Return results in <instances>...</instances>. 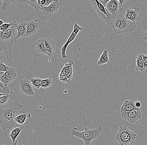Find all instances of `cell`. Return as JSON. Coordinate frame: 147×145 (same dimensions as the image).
I'll return each instance as SVG.
<instances>
[{"label": "cell", "instance_id": "cell-1", "mask_svg": "<svg viewBox=\"0 0 147 145\" xmlns=\"http://www.w3.org/2000/svg\"><path fill=\"white\" fill-rule=\"evenodd\" d=\"M24 105L16 101L8 102L3 106L0 107V123L3 131L12 130L16 124L15 118L18 116L19 111Z\"/></svg>", "mask_w": 147, "mask_h": 145}, {"label": "cell", "instance_id": "cell-2", "mask_svg": "<svg viewBox=\"0 0 147 145\" xmlns=\"http://www.w3.org/2000/svg\"><path fill=\"white\" fill-rule=\"evenodd\" d=\"M102 131L101 127L95 129H91L87 127H84L83 132L78 131V128L74 127L71 131V135L84 140L85 145H91L92 141L99 137Z\"/></svg>", "mask_w": 147, "mask_h": 145}, {"label": "cell", "instance_id": "cell-3", "mask_svg": "<svg viewBox=\"0 0 147 145\" xmlns=\"http://www.w3.org/2000/svg\"><path fill=\"white\" fill-rule=\"evenodd\" d=\"M136 136L127 127L121 125L115 136V139L120 145H131L135 141Z\"/></svg>", "mask_w": 147, "mask_h": 145}, {"label": "cell", "instance_id": "cell-4", "mask_svg": "<svg viewBox=\"0 0 147 145\" xmlns=\"http://www.w3.org/2000/svg\"><path fill=\"white\" fill-rule=\"evenodd\" d=\"M14 42H0V61L10 67L12 64V51Z\"/></svg>", "mask_w": 147, "mask_h": 145}, {"label": "cell", "instance_id": "cell-5", "mask_svg": "<svg viewBox=\"0 0 147 145\" xmlns=\"http://www.w3.org/2000/svg\"><path fill=\"white\" fill-rule=\"evenodd\" d=\"M90 2L96 13L105 23L110 25L114 21L116 16L110 14L106 8L100 3L98 0H91Z\"/></svg>", "mask_w": 147, "mask_h": 145}, {"label": "cell", "instance_id": "cell-6", "mask_svg": "<svg viewBox=\"0 0 147 145\" xmlns=\"http://www.w3.org/2000/svg\"><path fill=\"white\" fill-rule=\"evenodd\" d=\"M12 25L9 29L0 32V42H16L17 40V26L16 20H13Z\"/></svg>", "mask_w": 147, "mask_h": 145}, {"label": "cell", "instance_id": "cell-7", "mask_svg": "<svg viewBox=\"0 0 147 145\" xmlns=\"http://www.w3.org/2000/svg\"><path fill=\"white\" fill-rule=\"evenodd\" d=\"M83 29V28L81 27L78 24H74L73 32L71 33V34L70 36L69 37V38L68 40H67L66 43L64 44V46L62 47V48L61 49V57H62V58L65 59L68 57L66 54V50L68 46L71 43L74 41L78 33L80 31L82 30Z\"/></svg>", "mask_w": 147, "mask_h": 145}, {"label": "cell", "instance_id": "cell-8", "mask_svg": "<svg viewBox=\"0 0 147 145\" xmlns=\"http://www.w3.org/2000/svg\"><path fill=\"white\" fill-rule=\"evenodd\" d=\"M19 85L21 93L30 98L35 96L33 86L30 80L26 79L21 80L19 82Z\"/></svg>", "mask_w": 147, "mask_h": 145}, {"label": "cell", "instance_id": "cell-9", "mask_svg": "<svg viewBox=\"0 0 147 145\" xmlns=\"http://www.w3.org/2000/svg\"><path fill=\"white\" fill-rule=\"evenodd\" d=\"M136 27L137 24L136 22L126 19L124 16L122 19L121 25L117 34L131 32L136 30Z\"/></svg>", "mask_w": 147, "mask_h": 145}, {"label": "cell", "instance_id": "cell-10", "mask_svg": "<svg viewBox=\"0 0 147 145\" xmlns=\"http://www.w3.org/2000/svg\"><path fill=\"white\" fill-rule=\"evenodd\" d=\"M62 2L61 1L55 0L47 7H43L41 8V10L42 11V13L44 15L51 17L55 13L57 12L60 7L62 5Z\"/></svg>", "mask_w": 147, "mask_h": 145}, {"label": "cell", "instance_id": "cell-11", "mask_svg": "<svg viewBox=\"0 0 147 145\" xmlns=\"http://www.w3.org/2000/svg\"><path fill=\"white\" fill-rule=\"evenodd\" d=\"M121 116L125 120L131 123L134 124L142 118V112L139 111H133L128 112H121Z\"/></svg>", "mask_w": 147, "mask_h": 145}, {"label": "cell", "instance_id": "cell-12", "mask_svg": "<svg viewBox=\"0 0 147 145\" xmlns=\"http://www.w3.org/2000/svg\"><path fill=\"white\" fill-rule=\"evenodd\" d=\"M55 0H24L21 1V2L26 3L35 8L36 10L41 9L43 7H47L50 5Z\"/></svg>", "mask_w": 147, "mask_h": 145}, {"label": "cell", "instance_id": "cell-13", "mask_svg": "<svg viewBox=\"0 0 147 145\" xmlns=\"http://www.w3.org/2000/svg\"><path fill=\"white\" fill-rule=\"evenodd\" d=\"M125 13L124 12V10L118 11V13L114 21L110 25V26L113 29L115 34H117L118 29L121 25L122 19L123 17L125 16Z\"/></svg>", "mask_w": 147, "mask_h": 145}, {"label": "cell", "instance_id": "cell-14", "mask_svg": "<svg viewBox=\"0 0 147 145\" xmlns=\"http://www.w3.org/2000/svg\"><path fill=\"white\" fill-rule=\"evenodd\" d=\"M26 37L31 36L36 33L38 29L39 24L38 20L29 21L26 23Z\"/></svg>", "mask_w": 147, "mask_h": 145}, {"label": "cell", "instance_id": "cell-15", "mask_svg": "<svg viewBox=\"0 0 147 145\" xmlns=\"http://www.w3.org/2000/svg\"><path fill=\"white\" fill-rule=\"evenodd\" d=\"M120 1L117 0H110L106 5L107 9L110 14L117 16L118 12Z\"/></svg>", "mask_w": 147, "mask_h": 145}, {"label": "cell", "instance_id": "cell-16", "mask_svg": "<svg viewBox=\"0 0 147 145\" xmlns=\"http://www.w3.org/2000/svg\"><path fill=\"white\" fill-rule=\"evenodd\" d=\"M136 103L133 100H126L121 106L120 111L126 113L133 111H139L140 108L136 107Z\"/></svg>", "mask_w": 147, "mask_h": 145}, {"label": "cell", "instance_id": "cell-17", "mask_svg": "<svg viewBox=\"0 0 147 145\" xmlns=\"http://www.w3.org/2000/svg\"><path fill=\"white\" fill-rule=\"evenodd\" d=\"M24 129V127L23 125L16 124L14 128L11 130L9 136L12 140L13 143L14 145H17V143H18L17 138Z\"/></svg>", "mask_w": 147, "mask_h": 145}, {"label": "cell", "instance_id": "cell-18", "mask_svg": "<svg viewBox=\"0 0 147 145\" xmlns=\"http://www.w3.org/2000/svg\"><path fill=\"white\" fill-rule=\"evenodd\" d=\"M45 42L46 49L48 53L49 57H52L55 54V44L56 42L54 40H52L50 37L45 38Z\"/></svg>", "mask_w": 147, "mask_h": 145}, {"label": "cell", "instance_id": "cell-19", "mask_svg": "<svg viewBox=\"0 0 147 145\" xmlns=\"http://www.w3.org/2000/svg\"><path fill=\"white\" fill-rule=\"evenodd\" d=\"M73 64L74 61L72 60H70L69 61L68 63H66L64 65V67L63 68L68 79L69 84L71 83L72 78H73L74 69L72 66Z\"/></svg>", "mask_w": 147, "mask_h": 145}, {"label": "cell", "instance_id": "cell-20", "mask_svg": "<svg viewBox=\"0 0 147 145\" xmlns=\"http://www.w3.org/2000/svg\"><path fill=\"white\" fill-rule=\"evenodd\" d=\"M36 48L37 51L43 55L49 56L46 49L45 38H42L37 40L35 43Z\"/></svg>", "mask_w": 147, "mask_h": 145}, {"label": "cell", "instance_id": "cell-21", "mask_svg": "<svg viewBox=\"0 0 147 145\" xmlns=\"http://www.w3.org/2000/svg\"><path fill=\"white\" fill-rule=\"evenodd\" d=\"M26 24V22H22L17 26V39L20 38L26 37V34L27 31Z\"/></svg>", "mask_w": 147, "mask_h": 145}, {"label": "cell", "instance_id": "cell-22", "mask_svg": "<svg viewBox=\"0 0 147 145\" xmlns=\"http://www.w3.org/2000/svg\"><path fill=\"white\" fill-rule=\"evenodd\" d=\"M31 114L29 113L24 112L22 114L19 115L15 118L14 122L16 124H20L23 125L26 121L27 118H30Z\"/></svg>", "mask_w": 147, "mask_h": 145}, {"label": "cell", "instance_id": "cell-23", "mask_svg": "<svg viewBox=\"0 0 147 145\" xmlns=\"http://www.w3.org/2000/svg\"><path fill=\"white\" fill-rule=\"evenodd\" d=\"M110 63V59L108 56V52L107 50L103 51L97 61V65H102L105 64Z\"/></svg>", "mask_w": 147, "mask_h": 145}, {"label": "cell", "instance_id": "cell-24", "mask_svg": "<svg viewBox=\"0 0 147 145\" xmlns=\"http://www.w3.org/2000/svg\"><path fill=\"white\" fill-rule=\"evenodd\" d=\"M145 70L143 58H142L141 54H140L138 56L137 58L136 71H137L143 72Z\"/></svg>", "mask_w": 147, "mask_h": 145}, {"label": "cell", "instance_id": "cell-25", "mask_svg": "<svg viewBox=\"0 0 147 145\" xmlns=\"http://www.w3.org/2000/svg\"><path fill=\"white\" fill-rule=\"evenodd\" d=\"M140 12V9L139 8L137 7H135L132 11L130 21L134 22L139 21L141 19V18L139 16Z\"/></svg>", "mask_w": 147, "mask_h": 145}, {"label": "cell", "instance_id": "cell-26", "mask_svg": "<svg viewBox=\"0 0 147 145\" xmlns=\"http://www.w3.org/2000/svg\"><path fill=\"white\" fill-rule=\"evenodd\" d=\"M10 94V90L8 86H5L2 82L0 83V95H7Z\"/></svg>", "mask_w": 147, "mask_h": 145}, {"label": "cell", "instance_id": "cell-27", "mask_svg": "<svg viewBox=\"0 0 147 145\" xmlns=\"http://www.w3.org/2000/svg\"><path fill=\"white\" fill-rule=\"evenodd\" d=\"M52 84H53V82L51 77H50L48 78L42 80L41 82V88L44 89L50 87Z\"/></svg>", "mask_w": 147, "mask_h": 145}, {"label": "cell", "instance_id": "cell-28", "mask_svg": "<svg viewBox=\"0 0 147 145\" xmlns=\"http://www.w3.org/2000/svg\"><path fill=\"white\" fill-rule=\"evenodd\" d=\"M5 75H7L13 80L17 77V73L15 69L11 67L9 70L5 72Z\"/></svg>", "mask_w": 147, "mask_h": 145}, {"label": "cell", "instance_id": "cell-29", "mask_svg": "<svg viewBox=\"0 0 147 145\" xmlns=\"http://www.w3.org/2000/svg\"><path fill=\"white\" fill-rule=\"evenodd\" d=\"M42 80L40 78H33L30 80L33 87L37 89L41 88Z\"/></svg>", "mask_w": 147, "mask_h": 145}, {"label": "cell", "instance_id": "cell-30", "mask_svg": "<svg viewBox=\"0 0 147 145\" xmlns=\"http://www.w3.org/2000/svg\"><path fill=\"white\" fill-rule=\"evenodd\" d=\"M11 97V94L3 95L0 96V107L3 106L9 101V99Z\"/></svg>", "mask_w": 147, "mask_h": 145}, {"label": "cell", "instance_id": "cell-31", "mask_svg": "<svg viewBox=\"0 0 147 145\" xmlns=\"http://www.w3.org/2000/svg\"><path fill=\"white\" fill-rule=\"evenodd\" d=\"M2 1L3 2V3L2 5L1 9L3 11H5L8 10L9 5H11V3L14 2L15 1H12V0H10V1L2 0Z\"/></svg>", "mask_w": 147, "mask_h": 145}, {"label": "cell", "instance_id": "cell-32", "mask_svg": "<svg viewBox=\"0 0 147 145\" xmlns=\"http://www.w3.org/2000/svg\"><path fill=\"white\" fill-rule=\"evenodd\" d=\"M59 80L61 81L62 82L64 83L67 82L69 84V80L68 79L65 73V71L64 69H62V70L61 71L59 74Z\"/></svg>", "mask_w": 147, "mask_h": 145}, {"label": "cell", "instance_id": "cell-33", "mask_svg": "<svg viewBox=\"0 0 147 145\" xmlns=\"http://www.w3.org/2000/svg\"><path fill=\"white\" fill-rule=\"evenodd\" d=\"M0 80L1 82H2L5 86H8L13 80L7 75H5L1 78H0Z\"/></svg>", "mask_w": 147, "mask_h": 145}, {"label": "cell", "instance_id": "cell-34", "mask_svg": "<svg viewBox=\"0 0 147 145\" xmlns=\"http://www.w3.org/2000/svg\"><path fill=\"white\" fill-rule=\"evenodd\" d=\"M13 22L12 21H11L10 23H4L2 25L0 26V30L1 32H3V31H5L9 29L10 27L12 25Z\"/></svg>", "mask_w": 147, "mask_h": 145}, {"label": "cell", "instance_id": "cell-35", "mask_svg": "<svg viewBox=\"0 0 147 145\" xmlns=\"http://www.w3.org/2000/svg\"><path fill=\"white\" fill-rule=\"evenodd\" d=\"M11 67L7 66L2 61H0V71L6 72L9 70Z\"/></svg>", "mask_w": 147, "mask_h": 145}, {"label": "cell", "instance_id": "cell-36", "mask_svg": "<svg viewBox=\"0 0 147 145\" xmlns=\"http://www.w3.org/2000/svg\"><path fill=\"white\" fill-rule=\"evenodd\" d=\"M143 58V62H144V67L145 70L147 69V55L141 54Z\"/></svg>", "mask_w": 147, "mask_h": 145}, {"label": "cell", "instance_id": "cell-37", "mask_svg": "<svg viewBox=\"0 0 147 145\" xmlns=\"http://www.w3.org/2000/svg\"><path fill=\"white\" fill-rule=\"evenodd\" d=\"M99 2L101 3L104 7H106L107 4L109 2V0H98Z\"/></svg>", "mask_w": 147, "mask_h": 145}, {"label": "cell", "instance_id": "cell-38", "mask_svg": "<svg viewBox=\"0 0 147 145\" xmlns=\"http://www.w3.org/2000/svg\"><path fill=\"white\" fill-rule=\"evenodd\" d=\"M136 106L137 108H139L141 106V103L140 102H137L136 103Z\"/></svg>", "mask_w": 147, "mask_h": 145}, {"label": "cell", "instance_id": "cell-39", "mask_svg": "<svg viewBox=\"0 0 147 145\" xmlns=\"http://www.w3.org/2000/svg\"><path fill=\"white\" fill-rule=\"evenodd\" d=\"M5 72L4 71H0V78H1L2 77L5 75Z\"/></svg>", "mask_w": 147, "mask_h": 145}, {"label": "cell", "instance_id": "cell-40", "mask_svg": "<svg viewBox=\"0 0 147 145\" xmlns=\"http://www.w3.org/2000/svg\"><path fill=\"white\" fill-rule=\"evenodd\" d=\"M0 22H1V26L3 24H4V23H3V21H2V20H1V21H0Z\"/></svg>", "mask_w": 147, "mask_h": 145}, {"label": "cell", "instance_id": "cell-41", "mask_svg": "<svg viewBox=\"0 0 147 145\" xmlns=\"http://www.w3.org/2000/svg\"><path fill=\"white\" fill-rule=\"evenodd\" d=\"M144 39H145V40H146L147 41V37H145V38H144Z\"/></svg>", "mask_w": 147, "mask_h": 145}]
</instances>
